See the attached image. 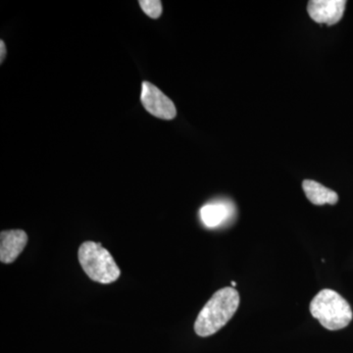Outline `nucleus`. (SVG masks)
<instances>
[{
  "mask_svg": "<svg viewBox=\"0 0 353 353\" xmlns=\"http://www.w3.org/2000/svg\"><path fill=\"white\" fill-rule=\"evenodd\" d=\"M240 294L234 288H223L216 292L201 309L194 323L197 336L205 338L217 333L238 310Z\"/></svg>",
  "mask_w": 353,
  "mask_h": 353,
  "instance_id": "1",
  "label": "nucleus"
},
{
  "mask_svg": "<svg viewBox=\"0 0 353 353\" xmlns=\"http://www.w3.org/2000/svg\"><path fill=\"white\" fill-rule=\"evenodd\" d=\"M310 313L325 329L338 331L352 322L353 314L350 303L333 290H323L310 303Z\"/></svg>",
  "mask_w": 353,
  "mask_h": 353,
  "instance_id": "2",
  "label": "nucleus"
},
{
  "mask_svg": "<svg viewBox=\"0 0 353 353\" xmlns=\"http://www.w3.org/2000/svg\"><path fill=\"white\" fill-rule=\"evenodd\" d=\"M79 261L90 280L99 284H111L120 277L121 270L112 255L101 243L85 241L79 248Z\"/></svg>",
  "mask_w": 353,
  "mask_h": 353,
  "instance_id": "3",
  "label": "nucleus"
},
{
  "mask_svg": "<svg viewBox=\"0 0 353 353\" xmlns=\"http://www.w3.org/2000/svg\"><path fill=\"white\" fill-rule=\"evenodd\" d=\"M141 99L143 108L155 117L163 120H172L176 117V109L174 102L152 83H143Z\"/></svg>",
  "mask_w": 353,
  "mask_h": 353,
  "instance_id": "4",
  "label": "nucleus"
},
{
  "mask_svg": "<svg viewBox=\"0 0 353 353\" xmlns=\"http://www.w3.org/2000/svg\"><path fill=\"white\" fill-rule=\"evenodd\" d=\"M345 6V0H311L308 2L307 12L318 24L333 26L343 18Z\"/></svg>",
  "mask_w": 353,
  "mask_h": 353,
  "instance_id": "5",
  "label": "nucleus"
},
{
  "mask_svg": "<svg viewBox=\"0 0 353 353\" xmlns=\"http://www.w3.org/2000/svg\"><path fill=\"white\" fill-rule=\"evenodd\" d=\"M28 243V234L22 230H10L0 234V261L13 263Z\"/></svg>",
  "mask_w": 353,
  "mask_h": 353,
  "instance_id": "6",
  "label": "nucleus"
},
{
  "mask_svg": "<svg viewBox=\"0 0 353 353\" xmlns=\"http://www.w3.org/2000/svg\"><path fill=\"white\" fill-rule=\"evenodd\" d=\"M233 215L231 204L224 201L211 202L201 209V219L204 226L216 228L224 224Z\"/></svg>",
  "mask_w": 353,
  "mask_h": 353,
  "instance_id": "7",
  "label": "nucleus"
},
{
  "mask_svg": "<svg viewBox=\"0 0 353 353\" xmlns=\"http://www.w3.org/2000/svg\"><path fill=\"white\" fill-rule=\"evenodd\" d=\"M303 189L308 201L315 205H324V204L334 205L338 203V194L315 181L304 180Z\"/></svg>",
  "mask_w": 353,
  "mask_h": 353,
  "instance_id": "8",
  "label": "nucleus"
},
{
  "mask_svg": "<svg viewBox=\"0 0 353 353\" xmlns=\"http://www.w3.org/2000/svg\"><path fill=\"white\" fill-rule=\"evenodd\" d=\"M139 6L146 15L152 19H158L162 14V3L159 0H139Z\"/></svg>",
  "mask_w": 353,
  "mask_h": 353,
  "instance_id": "9",
  "label": "nucleus"
},
{
  "mask_svg": "<svg viewBox=\"0 0 353 353\" xmlns=\"http://www.w3.org/2000/svg\"><path fill=\"white\" fill-rule=\"evenodd\" d=\"M0 48H1V57H0V62L3 63V60L6 59V46L3 41H0Z\"/></svg>",
  "mask_w": 353,
  "mask_h": 353,
  "instance_id": "10",
  "label": "nucleus"
},
{
  "mask_svg": "<svg viewBox=\"0 0 353 353\" xmlns=\"http://www.w3.org/2000/svg\"><path fill=\"white\" fill-rule=\"evenodd\" d=\"M231 285H233V287H236V282H232Z\"/></svg>",
  "mask_w": 353,
  "mask_h": 353,
  "instance_id": "11",
  "label": "nucleus"
}]
</instances>
